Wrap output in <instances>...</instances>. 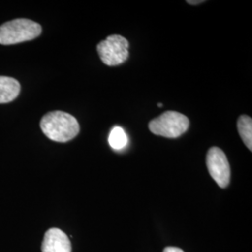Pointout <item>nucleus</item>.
I'll list each match as a JSON object with an SVG mask.
<instances>
[{
	"label": "nucleus",
	"mask_w": 252,
	"mask_h": 252,
	"mask_svg": "<svg viewBox=\"0 0 252 252\" xmlns=\"http://www.w3.org/2000/svg\"><path fill=\"white\" fill-rule=\"evenodd\" d=\"M43 134L53 141L67 142L80 132L77 119L63 111H52L45 114L40 121Z\"/></svg>",
	"instance_id": "1"
},
{
	"label": "nucleus",
	"mask_w": 252,
	"mask_h": 252,
	"mask_svg": "<svg viewBox=\"0 0 252 252\" xmlns=\"http://www.w3.org/2000/svg\"><path fill=\"white\" fill-rule=\"evenodd\" d=\"M41 27L29 19H14L0 26V44L12 45L35 39L41 34Z\"/></svg>",
	"instance_id": "2"
},
{
	"label": "nucleus",
	"mask_w": 252,
	"mask_h": 252,
	"mask_svg": "<svg viewBox=\"0 0 252 252\" xmlns=\"http://www.w3.org/2000/svg\"><path fill=\"white\" fill-rule=\"evenodd\" d=\"M189 121L177 111H165L150 122L149 128L154 135L177 138L189 129Z\"/></svg>",
	"instance_id": "3"
},
{
	"label": "nucleus",
	"mask_w": 252,
	"mask_h": 252,
	"mask_svg": "<svg viewBox=\"0 0 252 252\" xmlns=\"http://www.w3.org/2000/svg\"><path fill=\"white\" fill-rule=\"evenodd\" d=\"M96 49L102 62L109 66L122 64L129 57V42L120 35L108 36Z\"/></svg>",
	"instance_id": "4"
},
{
	"label": "nucleus",
	"mask_w": 252,
	"mask_h": 252,
	"mask_svg": "<svg viewBox=\"0 0 252 252\" xmlns=\"http://www.w3.org/2000/svg\"><path fill=\"white\" fill-rule=\"evenodd\" d=\"M207 166L211 178L220 188H226L231 179V168L225 153L220 148L212 147L207 154Z\"/></svg>",
	"instance_id": "5"
},
{
	"label": "nucleus",
	"mask_w": 252,
	"mask_h": 252,
	"mask_svg": "<svg viewBox=\"0 0 252 252\" xmlns=\"http://www.w3.org/2000/svg\"><path fill=\"white\" fill-rule=\"evenodd\" d=\"M42 252H71L68 236L58 228H51L46 232L41 245Z\"/></svg>",
	"instance_id": "6"
},
{
	"label": "nucleus",
	"mask_w": 252,
	"mask_h": 252,
	"mask_svg": "<svg viewBox=\"0 0 252 252\" xmlns=\"http://www.w3.org/2000/svg\"><path fill=\"white\" fill-rule=\"evenodd\" d=\"M20 90L21 85L17 80L0 76V104L13 101L18 96Z\"/></svg>",
	"instance_id": "7"
},
{
	"label": "nucleus",
	"mask_w": 252,
	"mask_h": 252,
	"mask_svg": "<svg viewBox=\"0 0 252 252\" xmlns=\"http://www.w3.org/2000/svg\"><path fill=\"white\" fill-rule=\"evenodd\" d=\"M237 129L244 144L252 151V120L247 115H241L237 121Z\"/></svg>",
	"instance_id": "8"
},
{
	"label": "nucleus",
	"mask_w": 252,
	"mask_h": 252,
	"mask_svg": "<svg viewBox=\"0 0 252 252\" xmlns=\"http://www.w3.org/2000/svg\"><path fill=\"white\" fill-rule=\"evenodd\" d=\"M108 143L114 150L121 151L125 149L128 144V136L126 135V131L120 126H115L110 131L108 136Z\"/></svg>",
	"instance_id": "9"
},
{
	"label": "nucleus",
	"mask_w": 252,
	"mask_h": 252,
	"mask_svg": "<svg viewBox=\"0 0 252 252\" xmlns=\"http://www.w3.org/2000/svg\"><path fill=\"white\" fill-rule=\"evenodd\" d=\"M163 252H184L181 249L175 248V247H167L163 250Z\"/></svg>",
	"instance_id": "10"
},
{
	"label": "nucleus",
	"mask_w": 252,
	"mask_h": 252,
	"mask_svg": "<svg viewBox=\"0 0 252 252\" xmlns=\"http://www.w3.org/2000/svg\"><path fill=\"white\" fill-rule=\"evenodd\" d=\"M203 2H205V1H203V0H200V1H191V0H189V1H187V3H189L190 5H197L199 3H203Z\"/></svg>",
	"instance_id": "11"
},
{
	"label": "nucleus",
	"mask_w": 252,
	"mask_h": 252,
	"mask_svg": "<svg viewBox=\"0 0 252 252\" xmlns=\"http://www.w3.org/2000/svg\"><path fill=\"white\" fill-rule=\"evenodd\" d=\"M157 105H158V107H162V104H161V103H158Z\"/></svg>",
	"instance_id": "12"
}]
</instances>
